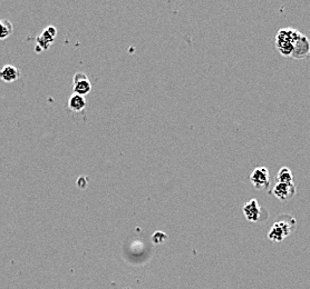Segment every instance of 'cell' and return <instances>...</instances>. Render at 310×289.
Returning a JSON list of instances; mask_svg holds the SVG:
<instances>
[{
	"label": "cell",
	"instance_id": "cell-1",
	"mask_svg": "<svg viewBox=\"0 0 310 289\" xmlns=\"http://www.w3.org/2000/svg\"><path fill=\"white\" fill-rule=\"evenodd\" d=\"M296 226L297 221L294 217L286 215V213L280 215L278 216V220L272 225L269 233H268V238L275 242L282 241L283 239H286L289 235L295 232Z\"/></svg>",
	"mask_w": 310,
	"mask_h": 289
},
{
	"label": "cell",
	"instance_id": "cell-2",
	"mask_svg": "<svg viewBox=\"0 0 310 289\" xmlns=\"http://www.w3.org/2000/svg\"><path fill=\"white\" fill-rule=\"evenodd\" d=\"M301 35L299 30L291 27L280 29L276 36V47L283 57H290L296 41Z\"/></svg>",
	"mask_w": 310,
	"mask_h": 289
},
{
	"label": "cell",
	"instance_id": "cell-3",
	"mask_svg": "<svg viewBox=\"0 0 310 289\" xmlns=\"http://www.w3.org/2000/svg\"><path fill=\"white\" fill-rule=\"evenodd\" d=\"M246 219L251 223H262L269 218V212L267 209L262 208L259 205L257 199H251L250 202L246 203L242 208Z\"/></svg>",
	"mask_w": 310,
	"mask_h": 289
},
{
	"label": "cell",
	"instance_id": "cell-4",
	"mask_svg": "<svg viewBox=\"0 0 310 289\" xmlns=\"http://www.w3.org/2000/svg\"><path fill=\"white\" fill-rule=\"evenodd\" d=\"M250 182L255 189H267L270 186V173L266 167H257L250 175Z\"/></svg>",
	"mask_w": 310,
	"mask_h": 289
},
{
	"label": "cell",
	"instance_id": "cell-5",
	"mask_svg": "<svg viewBox=\"0 0 310 289\" xmlns=\"http://www.w3.org/2000/svg\"><path fill=\"white\" fill-rule=\"evenodd\" d=\"M296 192H297V187L295 184L288 185V184L277 183L271 190V194L274 195L276 198L282 200V202L292 198V197L296 195Z\"/></svg>",
	"mask_w": 310,
	"mask_h": 289
},
{
	"label": "cell",
	"instance_id": "cell-6",
	"mask_svg": "<svg viewBox=\"0 0 310 289\" xmlns=\"http://www.w3.org/2000/svg\"><path fill=\"white\" fill-rule=\"evenodd\" d=\"M56 36H57V29L54 26H48L38 37H37L36 46L38 48H40L41 52H43V50H47L50 47V45L54 43Z\"/></svg>",
	"mask_w": 310,
	"mask_h": 289
},
{
	"label": "cell",
	"instance_id": "cell-7",
	"mask_svg": "<svg viewBox=\"0 0 310 289\" xmlns=\"http://www.w3.org/2000/svg\"><path fill=\"white\" fill-rule=\"evenodd\" d=\"M310 53V44H309V39L307 38V36H305L304 33L301 35L298 40L296 41L295 47L292 49L291 56L295 59H305L309 56Z\"/></svg>",
	"mask_w": 310,
	"mask_h": 289
},
{
	"label": "cell",
	"instance_id": "cell-8",
	"mask_svg": "<svg viewBox=\"0 0 310 289\" xmlns=\"http://www.w3.org/2000/svg\"><path fill=\"white\" fill-rule=\"evenodd\" d=\"M20 77V70L12 65H6L0 69V79L5 82H14Z\"/></svg>",
	"mask_w": 310,
	"mask_h": 289
},
{
	"label": "cell",
	"instance_id": "cell-9",
	"mask_svg": "<svg viewBox=\"0 0 310 289\" xmlns=\"http://www.w3.org/2000/svg\"><path fill=\"white\" fill-rule=\"evenodd\" d=\"M87 106V102L84 96L72 94L68 98V108L74 112H81L85 109Z\"/></svg>",
	"mask_w": 310,
	"mask_h": 289
},
{
	"label": "cell",
	"instance_id": "cell-10",
	"mask_svg": "<svg viewBox=\"0 0 310 289\" xmlns=\"http://www.w3.org/2000/svg\"><path fill=\"white\" fill-rule=\"evenodd\" d=\"M73 94H77V95H81V96H85L87 94L91 93L92 90V85H91V81L89 80V77L87 78H84V79H81V80H76V81H73Z\"/></svg>",
	"mask_w": 310,
	"mask_h": 289
},
{
	"label": "cell",
	"instance_id": "cell-11",
	"mask_svg": "<svg viewBox=\"0 0 310 289\" xmlns=\"http://www.w3.org/2000/svg\"><path fill=\"white\" fill-rule=\"evenodd\" d=\"M277 182L280 184H288V185L295 184L294 183V175H292L291 170L287 168V167H282V168L279 170V173L277 175Z\"/></svg>",
	"mask_w": 310,
	"mask_h": 289
},
{
	"label": "cell",
	"instance_id": "cell-12",
	"mask_svg": "<svg viewBox=\"0 0 310 289\" xmlns=\"http://www.w3.org/2000/svg\"><path fill=\"white\" fill-rule=\"evenodd\" d=\"M14 31V26L9 20L3 19L0 20V39H6Z\"/></svg>",
	"mask_w": 310,
	"mask_h": 289
},
{
	"label": "cell",
	"instance_id": "cell-13",
	"mask_svg": "<svg viewBox=\"0 0 310 289\" xmlns=\"http://www.w3.org/2000/svg\"><path fill=\"white\" fill-rule=\"evenodd\" d=\"M167 238H169L167 234H165L164 232H162V230H157V232H155L152 235V241H153V244H155V245L164 244V242H166Z\"/></svg>",
	"mask_w": 310,
	"mask_h": 289
},
{
	"label": "cell",
	"instance_id": "cell-14",
	"mask_svg": "<svg viewBox=\"0 0 310 289\" xmlns=\"http://www.w3.org/2000/svg\"><path fill=\"white\" fill-rule=\"evenodd\" d=\"M77 186L79 187V188H82V189H84V188H85L86 186H87V178L86 177H79L78 179H77Z\"/></svg>",
	"mask_w": 310,
	"mask_h": 289
}]
</instances>
